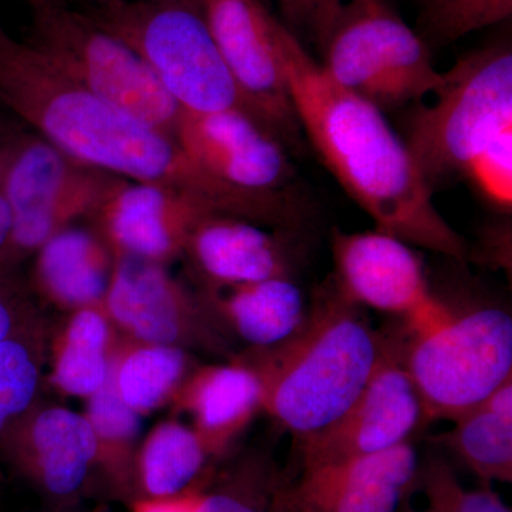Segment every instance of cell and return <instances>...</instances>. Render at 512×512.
Wrapping results in <instances>:
<instances>
[{
  "label": "cell",
  "mask_w": 512,
  "mask_h": 512,
  "mask_svg": "<svg viewBox=\"0 0 512 512\" xmlns=\"http://www.w3.org/2000/svg\"><path fill=\"white\" fill-rule=\"evenodd\" d=\"M0 103L76 163L124 180L164 185L218 214L279 229L292 217L285 192L232 187L205 171L173 134L151 126L53 69L0 25Z\"/></svg>",
  "instance_id": "6da1fadb"
},
{
  "label": "cell",
  "mask_w": 512,
  "mask_h": 512,
  "mask_svg": "<svg viewBox=\"0 0 512 512\" xmlns=\"http://www.w3.org/2000/svg\"><path fill=\"white\" fill-rule=\"evenodd\" d=\"M282 56L299 126L376 229L464 261L466 242L441 217L431 185L383 111L333 82L288 26Z\"/></svg>",
  "instance_id": "7a4b0ae2"
},
{
  "label": "cell",
  "mask_w": 512,
  "mask_h": 512,
  "mask_svg": "<svg viewBox=\"0 0 512 512\" xmlns=\"http://www.w3.org/2000/svg\"><path fill=\"white\" fill-rule=\"evenodd\" d=\"M386 349L387 339L372 328L362 306L330 278L295 335L238 357L259 377L262 410L302 444L345 416Z\"/></svg>",
  "instance_id": "3957f363"
},
{
  "label": "cell",
  "mask_w": 512,
  "mask_h": 512,
  "mask_svg": "<svg viewBox=\"0 0 512 512\" xmlns=\"http://www.w3.org/2000/svg\"><path fill=\"white\" fill-rule=\"evenodd\" d=\"M390 340L412 377L427 420H456L512 377V318L495 306L456 312L440 301L404 320Z\"/></svg>",
  "instance_id": "277c9868"
},
{
  "label": "cell",
  "mask_w": 512,
  "mask_h": 512,
  "mask_svg": "<svg viewBox=\"0 0 512 512\" xmlns=\"http://www.w3.org/2000/svg\"><path fill=\"white\" fill-rule=\"evenodd\" d=\"M83 10L146 60L184 113L245 110L200 0H107Z\"/></svg>",
  "instance_id": "5b68a950"
},
{
  "label": "cell",
  "mask_w": 512,
  "mask_h": 512,
  "mask_svg": "<svg viewBox=\"0 0 512 512\" xmlns=\"http://www.w3.org/2000/svg\"><path fill=\"white\" fill-rule=\"evenodd\" d=\"M32 46L53 69L100 99L165 133L184 111L136 50L83 9L60 0H29Z\"/></svg>",
  "instance_id": "8992f818"
},
{
  "label": "cell",
  "mask_w": 512,
  "mask_h": 512,
  "mask_svg": "<svg viewBox=\"0 0 512 512\" xmlns=\"http://www.w3.org/2000/svg\"><path fill=\"white\" fill-rule=\"evenodd\" d=\"M431 99L420 103L404 140L430 185L463 173L478 150L512 127L511 47L490 45L460 57Z\"/></svg>",
  "instance_id": "52a82bcc"
},
{
  "label": "cell",
  "mask_w": 512,
  "mask_h": 512,
  "mask_svg": "<svg viewBox=\"0 0 512 512\" xmlns=\"http://www.w3.org/2000/svg\"><path fill=\"white\" fill-rule=\"evenodd\" d=\"M114 177L76 163L36 133L0 147V190L12 217L0 271L16 274L53 235L90 217Z\"/></svg>",
  "instance_id": "ba28073f"
},
{
  "label": "cell",
  "mask_w": 512,
  "mask_h": 512,
  "mask_svg": "<svg viewBox=\"0 0 512 512\" xmlns=\"http://www.w3.org/2000/svg\"><path fill=\"white\" fill-rule=\"evenodd\" d=\"M322 52L330 79L380 110L421 103L444 83L430 46L387 2L350 0Z\"/></svg>",
  "instance_id": "9c48e42d"
},
{
  "label": "cell",
  "mask_w": 512,
  "mask_h": 512,
  "mask_svg": "<svg viewBox=\"0 0 512 512\" xmlns=\"http://www.w3.org/2000/svg\"><path fill=\"white\" fill-rule=\"evenodd\" d=\"M103 308L127 338L234 357V340L202 293L174 278L160 262L116 256Z\"/></svg>",
  "instance_id": "30bf717a"
},
{
  "label": "cell",
  "mask_w": 512,
  "mask_h": 512,
  "mask_svg": "<svg viewBox=\"0 0 512 512\" xmlns=\"http://www.w3.org/2000/svg\"><path fill=\"white\" fill-rule=\"evenodd\" d=\"M247 113L282 141L299 136L286 82L282 37L286 25L262 0H200Z\"/></svg>",
  "instance_id": "8fae6325"
},
{
  "label": "cell",
  "mask_w": 512,
  "mask_h": 512,
  "mask_svg": "<svg viewBox=\"0 0 512 512\" xmlns=\"http://www.w3.org/2000/svg\"><path fill=\"white\" fill-rule=\"evenodd\" d=\"M427 421L412 377L390 340L372 379L345 416L301 444L303 470L372 456L410 441Z\"/></svg>",
  "instance_id": "7c38bea8"
},
{
  "label": "cell",
  "mask_w": 512,
  "mask_h": 512,
  "mask_svg": "<svg viewBox=\"0 0 512 512\" xmlns=\"http://www.w3.org/2000/svg\"><path fill=\"white\" fill-rule=\"evenodd\" d=\"M210 214L218 212L184 192L114 177L89 218L114 258L168 265L184 254L192 229Z\"/></svg>",
  "instance_id": "4fadbf2b"
},
{
  "label": "cell",
  "mask_w": 512,
  "mask_h": 512,
  "mask_svg": "<svg viewBox=\"0 0 512 512\" xmlns=\"http://www.w3.org/2000/svg\"><path fill=\"white\" fill-rule=\"evenodd\" d=\"M174 137L195 163L232 187L291 190L295 171L284 141L245 110L183 113Z\"/></svg>",
  "instance_id": "5bb4252c"
},
{
  "label": "cell",
  "mask_w": 512,
  "mask_h": 512,
  "mask_svg": "<svg viewBox=\"0 0 512 512\" xmlns=\"http://www.w3.org/2000/svg\"><path fill=\"white\" fill-rule=\"evenodd\" d=\"M13 467L37 490L70 501L96 468V443L84 413L36 402L0 437Z\"/></svg>",
  "instance_id": "9a60e30c"
},
{
  "label": "cell",
  "mask_w": 512,
  "mask_h": 512,
  "mask_svg": "<svg viewBox=\"0 0 512 512\" xmlns=\"http://www.w3.org/2000/svg\"><path fill=\"white\" fill-rule=\"evenodd\" d=\"M332 276L340 292L359 306L412 319L426 311L431 295L423 262L412 245L386 232L332 234Z\"/></svg>",
  "instance_id": "2e32d148"
},
{
  "label": "cell",
  "mask_w": 512,
  "mask_h": 512,
  "mask_svg": "<svg viewBox=\"0 0 512 512\" xmlns=\"http://www.w3.org/2000/svg\"><path fill=\"white\" fill-rule=\"evenodd\" d=\"M291 237L242 218L210 214L192 229L183 255L197 288L292 278Z\"/></svg>",
  "instance_id": "e0dca14e"
},
{
  "label": "cell",
  "mask_w": 512,
  "mask_h": 512,
  "mask_svg": "<svg viewBox=\"0 0 512 512\" xmlns=\"http://www.w3.org/2000/svg\"><path fill=\"white\" fill-rule=\"evenodd\" d=\"M412 441L343 463L303 470L293 493L306 512H396L416 490Z\"/></svg>",
  "instance_id": "ac0fdd59"
},
{
  "label": "cell",
  "mask_w": 512,
  "mask_h": 512,
  "mask_svg": "<svg viewBox=\"0 0 512 512\" xmlns=\"http://www.w3.org/2000/svg\"><path fill=\"white\" fill-rule=\"evenodd\" d=\"M191 417L212 458L227 454L262 410V386L238 356L221 365H195L170 404Z\"/></svg>",
  "instance_id": "d6986e66"
},
{
  "label": "cell",
  "mask_w": 512,
  "mask_h": 512,
  "mask_svg": "<svg viewBox=\"0 0 512 512\" xmlns=\"http://www.w3.org/2000/svg\"><path fill=\"white\" fill-rule=\"evenodd\" d=\"M33 259V288L40 298L66 313L103 305L114 255L93 227L69 225Z\"/></svg>",
  "instance_id": "ffe728a7"
},
{
  "label": "cell",
  "mask_w": 512,
  "mask_h": 512,
  "mask_svg": "<svg viewBox=\"0 0 512 512\" xmlns=\"http://www.w3.org/2000/svg\"><path fill=\"white\" fill-rule=\"evenodd\" d=\"M197 289L229 338L247 343L248 349L285 342L302 328L309 312L292 278Z\"/></svg>",
  "instance_id": "44dd1931"
},
{
  "label": "cell",
  "mask_w": 512,
  "mask_h": 512,
  "mask_svg": "<svg viewBox=\"0 0 512 512\" xmlns=\"http://www.w3.org/2000/svg\"><path fill=\"white\" fill-rule=\"evenodd\" d=\"M117 332L103 305L67 313L49 336L50 383L66 396L89 399L110 376Z\"/></svg>",
  "instance_id": "7402d4cb"
},
{
  "label": "cell",
  "mask_w": 512,
  "mask_h": 512,
  "mask_svg": "<svg viewBox=\"0 0 512 512\" xmlns=\"http://www.w3.org/2000/svg\"><path fill=\"white\" fill-rule=\"evenodd\" d=\"M195 367L190 352L117 335L110 383L128 409L148 416L171 402Z\"/></svg>",
  "instance_id": "603a6c76"
},
{
  "label": "cell",
  "mask_w": 512,
  "mask_h": 512,
  "mask_svg": "<svg viewBox=\"0 0 512 512\" xmlns=\"http://www.w3.org/2000/svg\"><path fill=\"white\" fill-rule=\"evenodd\" d=\"M211 460L191 426L177 420L161 421L138 446L134 498L173 497L185 493L201 484Z\"/></svg>",
  "instance_id": "cb8c5ba5"
},
{
  "label": "cell",
  "mask_w": 512,
  "mask_h": 512,
  "mask_svg": "<svg viewBox=\"0 0 512 512\" xmlns=\"http://www.w3.org/2000/svg\"><path fill=\"white\" fill-rule=\"evenodd\" d=\"M84 416L96 443V468L114 493L133 500L141 417L121 402L110 379L99 392L86 399Z\"/></svg>",
  "instance_id": "d4e9b609"
},
{
  "label": "cell",
  "mask_w": 512,
  "mask_h": 512,
  "mask_svg": "<svg viewBox=\"0 0 512 512\" xmlns=\"http://www.w3.org/2000/svg\"><path fill=\"white\" fill-rule=\"evenodd\" d=\"M454 423V429L437 441L485 483H511V417L494 413L481 403Z\"/></svg>",
  "instance_id": "484cf974"
},
{
  "label": "cell",
  "mask_w": 512,
  "mask_h": 512,
  "mask_svg": "<svg viewBox=\"0 0 512 512\" xmlns=\"http://www.w3.org/2000/svg\"><path fill=\"white\" fill-rule=\"evenodd\" d=\"M49 329L0 340V437L37 400Z\"/></svg>",
  "instance_id": "4316f807"
},
{
  "label": "cell",
  "mask_w": 512,
  "mask_h": 512,
  "mask_svg": "<svg viewBox=\"0 0 512 512\" xmlns=\"http://www.w3.org/2000/svg\"><path fill=\"white\" fill-rule=\"evenodd\" d=\"M281 481L271 458L261 453L247 454L204 490L198 512H269Z\"/></svg>",
  "instance_id": "83f0119b"
},
{
  "label": "cell",
  "mask_w": 512,
  "mask_h": 512,
  "mask_svg": "<svg viewBox=\"0 0 512 512\" xmlns=\"http://www.w3.org/2000/svg\"><path fill=\"white\" fill-rule=\"evenodd\" d=\"M417 6V33L429 46L451 45L512 15V0H417Z\"/></svg>",
  "instance_id": "f1b7e54d"
},
{
  "label": "cell",
  "mask_w": 512,
  "mask_h": 512,
  "mask_svg": "<svg viewBox=\"0 0 512 512\" xmlns=\"http://www.w3.org/2000/svg\"><path fill=\"white\" fill-rule=\"evenodd\" d=\"M416 490L426 497V512H512L494 491L464 488L443 457L420 463Z\"/></svg>",
  "instance_id": "f546056e"
},
{
  "label": "cell",
  "mask_w": 512,
  "mask_h": 512,
  "mask_svg": "<svg viewBox=\"0 0 512 512\" xmlns=\"http://www.w3.org/2000/svg\"><path fill=\"white\" fill-rule=\"evenodd\" d=\"M466 174L495 207L512 204V127L504 128L468 161Z\"/></svg>",
  "instance_id": "4dcf8cb0"
},
{
  "label": "cell",
  "mask_w": 512,
  "mask_h": 512,
  "mask_svg": "<svg viewBox=\"0 0 512 512\" xmlns=\"http://www.w3.org/2000/svg\"><path fill=\"white\" fill-rule=\"evenodd\" d=\"M49 329L16 274L0 271V340Z\"/></svg>",
  "instance_id": "1f68e13d"
},
{
  "label": "cell",
  "mask_w": 512,
  "mask_h": 512,
  "mask_svg": "<svg viewBox=\"0 0 512 512\" xmlns=\"http://www.w3.org/2000/svg\"><path fill=\"white\" fill-rule=\"evenodd\" d=\"M350 0H276L286 26L303 29L325 49Z\"/></svg>",
  "instance_id": "d6a6232c"
},
{
  "label": "cell",
  "mask_w": 512,
  "mask_h": 512,
  "mask_svg": "<svg viewBox=\"0 0 512 512\" xmlns=\"http://www.w3.org/2000/svg\"><path fill=\"white\" fill-rule=\"evenodd\" d=\"M202 493L204 488L200 484L173 497L134 498L131 500L130 512H198Z\"/></svg>",
  "instance_id": "836d02e7"
},
{
  "label": "cell",
  "mask_w": 512,
  "mask_h": 512,
  "mask_svg": "<svg viewBox=\"0 0 512 512\" xmlns=\"http://www.w3.org/2000/svg\"><path fill=\"white\" fill-rule=\"evenodd\" d=\"M269 512H306L305 508L299 503L292 485L282 480L276 488L274 497H272Z\"/></svg>",
  "instance_id": "e575fe53"
},
{
  "label": "cell",
  "mask_w": 512,
  "mask_h": 512,
  "mask_svg": "<svg viewBox=\"0 0 512 512\" xmlns=\"http://www.w3.org/2000/svg\"><path fill=\"white\" fill-rule=\"evenodd\" d=\"M25 133L22 121L16 119L2 103H0V147L12 141L13 138Z\"/></svg>",
  "instance_id": "d590c367"
},
{
  "label": "cell",
  "mask_w": 512,
  "mask_h": 512,
  "mask_svg": "<svg viewBox=\"0 0 512 512\" xmlns=\"http://www.w3.org/2000/svg\"><path fill=\"white\" fill-rule=\"evenodd\" d=\"M10 227H12V217H10L9 205L2 190H0V252L8 242Z\"/></svg>",
  "instance_id": "8d00e7d4"
},
{
  "label": "cell",
  "mask_w": 512,
  "mask_h": 512,
  "mask_svg": "<svg viewBox=\"0 0 512 512\" xmlns=\"http://www.w3.org/2000/svg\"><path fill=\"white\" fill-rule=\"evenodd\" d=\"M60 2L72 5L74 8L90 9L94 8V6L101 5V3L107 2V0H60Z\"/></svg>",
  "instance_id": "74e56055"
},
{
  "label": "cell",
  "mask_w": 512,
  "mask_h": 512,
  "mask_svg": "<svg viewBox=\"0 0 512 512\" xmlns=\"http://www.w3.org/2000/svg\"><path fill=\"white\" fill-rule=\"evenodd\" d=\"M396 512H426V511L414 510L413 505L410 504V497H409V498H406V500H404L402 504H400V507L397 508Z\"/></svg>",
  "instance_id": "f35d334b"
},
{
  "label": "cell",
  "mask_w": 512,
  "mask_h": 512,
  "mask_svg": "<svg viewBox=\"0 0 512 512\" xmlns=\"http://www.w3.org/2000/svg\"><path fill=\"white\" fill-rule=\"evenodd\" d=\"M363 2H386V0H363Z\"/></svg>",
  "instance_id": "ab89813d"
}]
</instances>
